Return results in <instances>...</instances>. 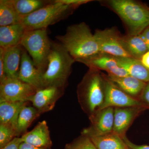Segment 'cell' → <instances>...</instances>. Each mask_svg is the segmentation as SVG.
Returning a JSON list of instances; mask_svg holds the SVG:
<instances>
[{
	"label": "cell",
	"instance_id": "cell-1",
	"mask_svg": "<svg viewBox=\"0 0 149 149\" xmlns=\"http://www.w3.org/2000/svg\"><path fill=\"white\" fill-rule=\"evenodd\" d=\"M56 38L75 61L101 53L94 34L84 22L69 25L64 35Z\"/></svg>",
	"mask_w": 149,
	"mask_h": 149
},
{
	"label": "cell",
	"instance_id": "cell-2",
	"mask_svg": "<svg viewBox=\"0 0 149 149\" xmlns=\"http://www.w3.org/2000/svg\"><path fill=\"white\" fill-rule=\"evenodd\" d=\"M75 62L60 43L52 41L47 67L42 75L43 88L56 87L65 90Z\"/></svg>",
	"mask_w": 149,
	"mask_h": 149
},
{
	"label": "cell",
	"instance_id": "cell-3",
	"mask_svg": "<svg viewBox=\"0 0 149 149\" xmlns=\"http://www.w3.org/2000/svg\"><path fill=\"white\" fill-rule=\"evenodd\" d=\"M123 22L128 35H139L149 26V8L132 0H110L102 2Z\"/></svg>",
	"mask_w": 149,
	"mask_h": 149
},
{
	"label": "cell",
	"instance_id": "cell-4",
	"mask_svg": "<svg viewBox=\"0 0 149 149\" xmlns=\"http://www.w3.org/2000/svg\"><path fill=\"white\" fill-rule=\"evenodd\" d=\"M78 8L54 0L39 10L22 17L20 23L26 31L47 29L48 26L67 18Z\"/></svg>",
	"mask_w": 149,
	"mask_h": 149
},
{
	"label": "cell",
	"instance_id": "cell-5",
	"mask_svg": "<svg viewBox=\"0 0 149 149\" xmlns=\"http://www.w3.org/2000/svg\"><path fill=\"white\" fill-rule=\"evenodd\" d=\"M78 100L90 116L100 108L104 98V80L100 70L89 68L78 85Z\"/></svg>",
	"mask_w": 149,
	"mask_h": 149
},
{
	"label": "cell",
	"instance_id": "cell-6",
	"mask_svg": "<svg viewBox=\"0 0 149 149\" xmlns=\"http://www.w3.org/2000/svg\"><path fill=\"white\" fill-rule=\"evenodd\" d=\"M52 42L47 29H42L26 30L20 42V45L27 51L42 74L47 67Z\"/></svg>",
	"mask_w": 149,
	"mask_h": 149
},
{
	"label": "cell",
	"instance_id": "cell-7",
	"mask_svg": "<svg viewBox=\"0 0 149 149\" xmlns=\"http://www.w3.org/2000/svg\"><path fill=\"white\" fill-rule=\"evenodd\" d=\"M94 35L101 53L116 57L131 58L123 47L122 36L116 28L97 29Z\"/></svg>",
	"mask_w": 149,
	"mask_h": 149
},
{
	"label": "cell",
	"instance_id": "cell-8",
	"mask_svg": "<svg viewBox=\"0 0 149 149\" xmlns=\"http://www.w3.org/2000/svg\"><path fill=\"white\" fill-rule=\"evenodd\" d=\"M37 91L18 78H7L0 83V102H28Z\"/></svg>",
	"mask_w": 149,
	"mask_h": 149
},
{
	"label": "cell",
	"instance_id": "cell-9",
	"mask_svg": "<svg viewBox=\"0 0 149 149\" xmlns=\"http://www.w3.org/2000/svg\"><path fill=\"white\" fill-rule=\"evenodd\" d=\"M103 77L104 80V98L103 103L98 110L108 107H145L140 100L126 94L109 80L103 76Z\"/></svg>",
	"mask_w": 149,
	"mask_h": 149
},
{
	"label": "cell",
	"instance_id": "cell-10",
	"mask_svg": "<svg viewBox=\"0 0 149 149\" xmlns=\"http://www.w3.org/2000/svg\"><path fill=\"white\" fill-rule=\"evenodd\" d=\"M114 108L108 107L96 111L90 117L91 125L85 128L82 135L92 137L104 136L112 133Z\"/></svg>",
	"mask_w": 149,
	"mask_h": 149
},
{
	"label": "cell",
	"instance_id": "cell-11",
	"mask_svg": "<svg viewBox=\"0 0 149 149\" xmlns=\"http://www.w3.org/2000/svg\"><path fill=\"white\" fill-rule=\"evenodd\" d=\"M77 62L83 63L89 68L106 71L108 74L112 76L125 77L129 75L125 70L119 65L116 57L107 54L100 53Z\"/></svg>",
	"mask_w": 149,
	"mask_h": 149
},
{
	"label": "cell",
	"instance_id": "cell-12",
	"mask_svg": "<svg viewBox=\"0 0 149 149\" xmlns=\"http://www.w3.org/2000/svg\"><path fill=\"white\" fill-rule=\"evenodd\" d=\"M64 89L49 87L37 90L29 100L33 106L41 113L53 109L56 102L63 95Z\"/></svg>",
	"mask_w": 149,
	"mask_h": 149
},
{
	"label": "cell",
	"instance_id": "cell-13",
	"mask_svg": "<svg viewBox=\"0 0 149 149\" xmlns=\"http://www.w3.org/2000/svg\"><path fill=\"white\" fill-rule=\"evenodd\" d=\"M42 75L27 51L22 47L18 79L32 85L37 91L43 88Z\"/></svg>",
	"mask_w": 149,
	"mask_h": 149
},
{
	"label": "cell",
	"instance_id": "cell-14",
	"mask_svg": "<svg viewBox=\"0 0 149 149\" xmlns=\"http://www.w3.org/2000/svg\"><path fill=\"white\" fill-rule=\"evenodd\" d=\"M146 108L144 107L114 108V123L112 133L121 138L135 118Z\"/></svg>",
	"mask_w": 149,
	"mask_h": 149
},
{
	"label": "cell",
	"instance_id": "cell-15",
	"mask_svg": "<svg viewBox=\"0 0 149 149\" xmlns=\"http://www.w3.org/2000/svg\"><path fill=\"white\" fill-rule=\"evenodd\" d=\"M22 142L38 148L47 149L52 146L50 131L45 120L39 122L33 129L21 137Z\"/></svg>",
	"mask_w": 149,
	"mask_h": 149
},
{
	"label": "cell",
	"instance_id": "cell-16",
	"mask_svg": "<svg viewBox=\"0 0 149 149\" xmlns=\"http://www.w3.org/2000/svg\"><path fill=\"white\" fill-rule=\"evenodd\" d=\"M102 74L104 78L109 80L117 88L134 97L141 96L147 83L130 75L117 77L102 73Z\"/></svg>",
	"mask_w": 149,
	"mask_h": 149
},
{
	"label": "cell",
	"instance_id": "cell-17",
	"mask_svg": "<svg viewBox=\"0 0 149 149\" xmlns=\"http://www.w3.org/2000/svg\"><path fill=\"white\" fill-rule=\"evenodd\" d=\"M26 29L21 23L0 27V47L7 49L20 45Z\"/></svg>",
	"mask_w": 149,
	"mask_h": 149
},
{
	"label": "cell",
	"instance_id": "cell-18",
	"mask_svg": "<svg viewBox=\"0 0 149 149\" xmlns=\"http://www.w3.org/2000/svg\"><path fill=\"white\" fill-rule=\"evenodd\" d=\"M22 47L21 45L5 49L4 64L7 78H18Z\"/></svg>",
	"mask_w": 149,
	"mask_h": 149
},
{
	"label": "cell",
	"instance_id": "cell-19",
	"mask_svg": "<svg viewBox=\"0 0 149 149\" xmlns=\"http://www.w3.org/2000/svg\"><path fill=\"white\" fill-rule=\"evenodd\" d=\"M120 66L128 75L145 83L149 82V69L141 62V60L133 58L116 57Z\"/></svg>",
	"mask_w": 149,
	"mask_h": 149
},
{
	"label": "cell",
	"instance_id": "cell-20",
	"mask_svg": "<svg viewBox=\"0 0 149 149\" xmlns=\"http://www.w3.org/2000/svg\"><path fill=\"white\" fill-rule=\"evenodd\" d=\"M28 102H0V124L10 125L16 129L20 111Z\"/></svg>",
	"mask_w": 149,
	"mask_h": 149
},
{
	"label": "cell",
	"instance_id": "cell-21",
	"mask_svg": "<svg viewBox=\"0 0 149 149\" xmlns=\"http://www.w3.org/2000/svg\"><path fill=\"white\" fill-rule=\"evenodd\" d=\"M123 47L131 58L141 60L142 56L148 51L140 35L122 36Z\"/></svg>",
	"mask_w": 149,
	"mask_h": 149
},
{
	"label": "cell",
	"instance_id": "cell-22",
	"mask_svg": "<svg viewBox=\"0 0 149 149\" xmlns=\"http://www.w3.org/2000/svg\"><path fill=\"white\" fill-rule=\"evenodd\" d=\"M89 138L97 149H128L122 138L113 133Z\"/></svg>",
	"mask_w": 149,
	"mask_h": 149
},
{
	"label": "cell",
	"instance_id": "cell-23",
	"mask_svg": "<svg viewBox=\"0 0 149 149\" xmlns=\"http://www.w3.org/2000/svg\"><path fill=\"white\" fill-rule=\"evenodd\" d=\"M41 114L34 107H24L19 115L16 127V136L25 133L33 121Z\"/></svg>",
	"mask_w": 149,
	"mask_h": 149
},
{
	"label": "cell",
	"instance_id": "cell-24",
	"mask_svg": "<svg viewBox=\"0 0 149 149\" xmlns=\"http://www.w3.org/2000/svg\"><path fill=\"white\" fill-rule=\"evenodd\" d=\"M17 13L21 17L39 10L52 3L53 1L45 0H10Z\"/></svg>",
	"mask_w": 149,
	"mask_h": 149
},
{
	"label": "cell",
	"instance_id": "cell-25",
	"mask_svg": "<svg viewBox=\"0 0 149 149\" xmlns=\"http://www.w3.org/2000/svg\"><path fill=\"white\" fill-rule=\"evenodd\" d=\"M21 17L10 0L0 1V26L20 23Z\"/></svg>",
	"mask_w": 149,
	"mask_h": 149
},
{
	"label": "cell",
	"instance_id": "cell-26",
	"mask_svg": "<svg viewBox=\"0 0 149 149\" xmlns=\"http://www.w3.org/2000/svg\"><path fill=\"white\" fill-rule=\"evenodd\" d=\"M16 136L15 128L10 125L0 124V148L6 146Z\"/></svg>",
	"mask_w": 149,
	"mask_h": 149
},
{
	"label": "cell",
	"instance_id": "cell-27",
	"mask_svg": "<svg viewBox=\"0 0 149 149\" xmlns=\"http://www.w3.org/2000/svg\"><path fill=\"white\" fill-rule=\"evenodd\" d=\"M65 149H97L91 139L88 136L82 135L80 138L67 144Z\"/></svg>",
	"mask_w": 149,
	"mask_h": 149
},
{
	"label": "cell",
	"instance_id": "cell-28",
	"mask_svg": "<svg viewBox=\"0 0 149 149\" xmlns=\"http://www.w3.org/2000/svg\"><path fill=\"white\" fill-rule=\"evenodd\" d=\"M5 49L0 47V83H2L7 78L5 72L4 64V54Z\"/></svg>",
	"mask_w": 149,
	"mask_h": 149
},
{
	"label": "cell",
	"instance_id": "cell-29",
	"mask_svg": "<svg viewBox=\"0 0 149 149\" xmlns=\"http://www.w3.org/2000/svg\"><path fill=\"white\" fill-rule=\"evenodd\" d=\"M141 102L146 108L149 109V82L147 83L141 96Z\"/></svg>",
	"mask_w": 149,
	"mask_h": 149
},
{
	"label": "cell",
	"instance_id": "cell-30",
	"mask_svg": "<svg viewBox=\"0 0 149 149\" xmlns=\"http://www.w3.org/2000/svg\"><path fill=\"white\" fill-rule=\"evenodd\" d=\"M22 143L21 138L15 137L12 141L1 149H19L20 144Z\"/></svg>",
	"mask_w": 149,
	"mask_h": 149
},
{
	"label": "cell",
	"instance_id": "cell-31",
	"mask_svg": "<svg viewBox=\"0 0 149 149\" xmlns=\"http://www.w3.org/2000/svg\"><path fill=\"white\" fill-rule=\"evenodd\" d=\"M128 149H149V146L146 145H138L133 143L125 136L122 137Z\"/></svg>",
	"mask_w": 149,
	"mask_h": 149
},
{
	"label": "cell",
	"instance_id": "cell-32",
	"mask_svg": "<svg viewBox=\"0 0 149 149\" xmlns=\"http://www.w3.org/2000/svg\"><path fill=\"white\" fill-rule=\"evenodd\" d=\"M59 1L65 4L77 6L78 7L92 1L91 0H59Z\"/></svg>",
	"mask_w": 149,
	"mask_h": 149
},
{
	"label": "cell",
	"instance_id": "cell-33",
	"mask_svg": "<svg viewBox=\"0 0 149 149\" xmlns=\"http://www.w3.org/2000/svg\"><path fill=\"white\" fill-rule=\"evenodd\" d=\"M140 36L146 44L148 51H149V26L140 34Z\"/></svg>",
	"mask_w": 149,
	"mask_h": 149
},
{
	"label": "cell",
	"instance_id": "cell-34",
	"mask_svg": "<svg viewBox=\"0 0 149 149\" xmlns=\"http://www.w3.org/2000/svg\"><path fill=\"white\" fill-rule=\"evenodd\" d=\"M141 61L143 64L149 69V51L142 56Z\"/></svg>",
	"mask_w": 149,
	"mask_h": 149
},
{
	"label": "cell",
	"instance_id": "cell-35",
	"mask_svg": "<svg viewBox=\"0 0 149 149\" xmlns=\"http://www.w3.org/2000/svg\"><path fill=\"white\" fill-rule=\"evenodd\" d=\"M19 149H47L45 148H38V147H35V146H32V145H30L27 143L22 142L20 144V146H19Z\"/></svg>",
	"mask_w": 149,
	"mask_h": 149
}]
</instances>
